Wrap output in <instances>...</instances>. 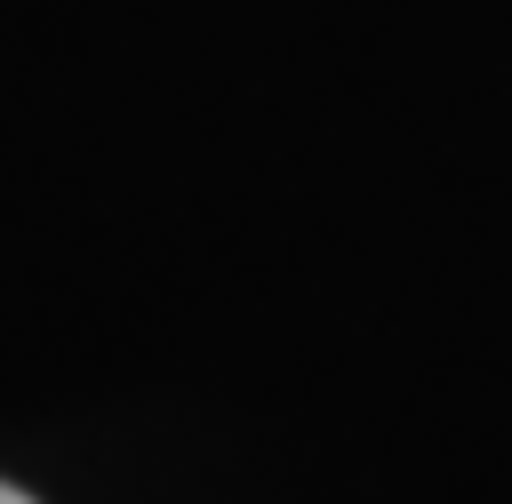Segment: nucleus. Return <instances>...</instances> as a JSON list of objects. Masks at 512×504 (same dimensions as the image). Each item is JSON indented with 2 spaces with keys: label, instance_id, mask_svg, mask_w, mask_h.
<instances>
[{
  "label": "nucleus",
  "instance_id": "nucleus-1",
  "mask_svg": "<svg viewBox=\"0 0 512 504\" xmlns=\"http://www.w3.org/2000/svg\"><path fill=\"white\" fill-rule=\"evenodd\" d=\"M0 504H32V496H24V488H8V480H0Z\"/></svg>",
  "mask_w": 512,
  "mask_h": 504
}]
</instances>
